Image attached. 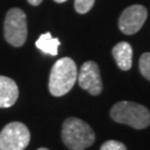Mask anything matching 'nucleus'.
I'll list each match as a JSON object with an SVG mask.
<instances>
[{
	"mask_svg": "<svg viewBox=\"0 0 150 150\" xmlns=\"http://www.w3.org/2000/svg\"><path fill=\"white\" fill-rule=\"evenodd\" d=\"M78 70L75 61L64 57L52 66L49 77V91L54 97L68 93L77 81Z\"/></svg>",
	"mask_w": 150,
	"mask_h": 150,
	"instance_id": "f257e3e1",
	"label": "nucleus"
},
{
	"mask_svg": "<svg viewBox=\"0 0 150 150\" xmlns=\"http://www.w3.org/2000/svg\"><path fill=\"white\" fill-rule=\"evenodd\" d=\"M64 144L70 150H85L95 142V132L83 120L68 118L64 120L61 130Z\"/></svg>",
	"mask_w": 150,
	"mask_h": 150,
	"instance_id": "f03ea898",
	"label": "nucleus"
},
{
	"mask_svg": "<svg viewBox=\"0 0 150 150\" xmlns=\"http://www.w3.org/2000/svg\"><path fill=\"white\" fill-rule=\"evenodd\" d=\"M110 117L118 123L134 129H145L150 125V111L142 105L131 101L117 102L110 110Z\"/></svg>",
	"mask_w": 150,
	"mask_h": 150,
	"instance_id": "7ed1b4c3",
	"label": "nucleus"
},
{
	"mask_svg": "<svg viewBox=\"0 0 150 150\" xmlns=\"http://www.w3.org/2000/svg\"><path fill=\"white\" fill-rule=\"evenodd\" d=\"M5 38L13 47H21L26 42L28 33L27 17L19 8H12L7 12L4 25Z\"/></svg>",
	"mask_w": 150,
	"mask_h": 150,
	"instance_id": "20e7f679",
	"label": "nucleus"
},
{
	"mask_svg": "<svg viewBox=\"0 0 150 150\" xmlns=\"http://www.w3.org/2000/svg\"><path fill=\"white\" fill-rule=\"evenodd\" d=\"M30 141V132L22 122H10L0 132V150H25Z\"/></svg>",
	"mask_w": 150,
	"mask_h": 150,
	"instance_id": "39448f33",
	"label": "nucleus"
},
{
	"mask_svg": "<svg viewBox=\"0 0 150 150\" xmlns=\"http://www.w3.org/2000/svg\"><path fill=\"white\" fill-rule=\"evenodd\" d=\"M77 80L79 86L92 96H98L102 91L100 70L95 61H86L81 66Z\"/></svg>",
	"mask_w": 150,
	"mask_h": 150,
	"instance_id": "423d86ee",
	"label": "nucleus"
},
{
	"mask_svg": "<svg viewBox=\"0 0 150 150\" xmlns=\"http://www.w3.org/2000/svg\"><path fill=\"white\" fill-rule=\"evenodd\" d=\"M147 9L141 5H134L125 9L119 18V28L125 35H134L144 26Z\"/></svg>",
	"mask_w": 150,
	"mask_h": 150,
	"instance_id": "0eeeda50",
	"label": "nucleus"
},
{
	"mask_svg": "<svg viewBox=\"0 0 150 150\" xmlns=\"http://www.w3.org/2000/svg\"><path fill=\"white\" fill-rule=\"evenodd\" d=\"M19 96L18 86L11 78L0 76V108H9Z\"/></svg>",
	"mask_w": 150,
	"mask_h": 150,
	"instance_id": "6e6552de",
	"label": "nucleus"
},
{
	"mask_svg": "<svg viewBox=\"0 0 150 150\" xmlns=\"http://www.w3.org/2000/svg\"><path fill=\"white\" fill-rule=\"evenodd\" d=\"M112 56L116 64L121 70H129L132 66V48L128 42L117 43L112 49Z\"/></svg>",
	"mask_w": 150,
	"mask_h": 150,
	"instance_id": "1a4fd4ad",
	"label": "nucleus"
},
{
	"mask_svg": "<svg viewBox=\"0 0 150 150\" xmlns=\"http://www.w3.org/2000/svg\"><path fill=\"white\" fill-rule=\"evenodd\" d=\"M60 46V41L58 38H54L50 32L42 33L36 41V47L40 49L45 54L57 56L58 54V47Z\"/></svg>",
	"mask_w": 150,
	"mask_h": 150,
	"instance_id": "9d476101",
	"label": "nucleus"
},
{
	"mask_svg": "<svg viewBox=\"0 0 150 150\" xmlns=\"http://www.w3.org/2000/svg\"><path fill=\"white\" fill-rule=\"evenodd\" d=\"M139 69L141 75L150 81V52H145L140 57Z\"/></svg>",
	"mask_w": 150,
	"mask_h": 150,
	"instance_id": "9b49d317",
	"label": "nucleus"
},
{
	"mask_svg": "<svg viewBox=\"0 0 150 150\" xmlns=\"http://www.w3.org/2000/svg\"><path fill=\"white\" fill-rule=\"evenodd\" d=\"M96 0H75V9L78 13H87L95 5Z\"/></svg>",
	"mask_w": 150,
	"mask_h": 150,
	"instance_id": "f8f14e48",
	"label": "nucleus"
},
{
	"mask_svg": "<svg viewBox=\"0 0 150 150\" xmlns=\"http://www.w3.org/2000/svg\"><path fill=\"white\" fill-rule=\"evenodd\" d=\"M100 150H127L122 142L117 140H108L101 146Z\"/></svg>",
	"mask_w": 150,
	"mask_h": 150,
	"instance_id": "ddd939ff",
	"label": "nucleus"
},
{
	"mask_svg": "<svg viewBox=\"0 0 150 150\" xmlns=\"http://www.w3.org/2000/svg\"><path fill=\"white\" fill-rule=\"evenodd\" d=\"M27 1L31 6H39L41 2H42V0H27Z\"/></svg>",
	"mask_w": 150,
	"mask_h": 150,
	"instance_id": "4468645a",
	"label": "nucleus"
},
{
	"mask_svg": "<svg viewBox=\"0 0 150 150\" xmlns=\"http://www.w3.org/2000/svg\"><path fill=\"white\" fill-rule=\"evenodd\" d=\"M56 2H59V4H61V2H64V1H67V0H54Z\"/></svg>",
	"mask_w": 150,
	"mask_h": 150,
	"instance_id": "2eb2a0df",
	"label": "nucleus"
},
{
	"mask_svg": "<svg viewBox=\"0 0 150 150\" xmlns=\"http://www.w3.org/2000/svg\"><path fill=\"white\" fill-rule=\"evenodd\" d=\"M38 150H49V149H47V148H39Z\"/></svg>",
	"mask_w": 150,
	"mask_h": 150,
	"instance_id": "dca6fc26",
	"label": "nucleus"
}]
</instances>
